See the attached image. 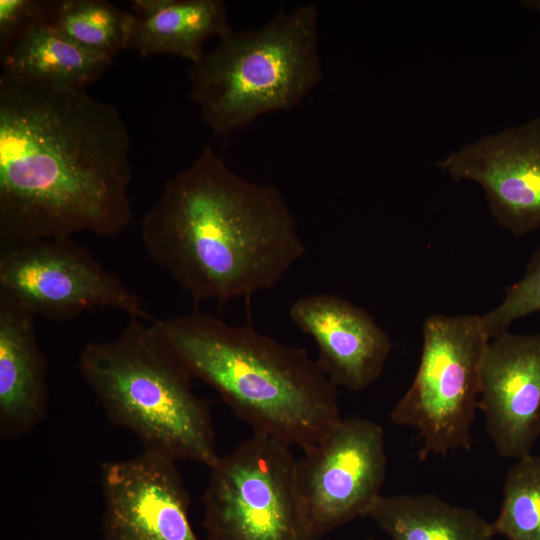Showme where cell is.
Returning a JSON list of instances; mask_svg holds the SVG:
<instances>
[{
	"mask_svg": "<svg viewBox=\"0 0 540 540\" xmlns=\"http://www.w3.org/2000/svg\"><path fill=\"white\" fill-rule=\"evenodd\" d=\"M130 138L118 110L85 89L0 75V245L133 221Z\"/></svg>",
	"mask_w": 540,
	"mask_h": 540,
	"instance_id": "6da1fadb",
	"label": "cell"
},
{
	"mask_svg": "<svg viewBox=\"0 0 540 540\" xmlns=\"http://www.w3.org/2000/svg\"><path fill=\"white\" fill-rule=\"evenodd\" d=\"M140 231L152 260L194 302L271 289L306 252L281 191L242 177L210 146L166 182Z\"/></svg>",
	"mask_w": 540,
	"mask_h": 540,
	"instance_id": "7a4b0ae2",
	"label": "cell"
},
{
	"mask_svg": "<svg viewBox=\"0 0 540 540\" xmlns=\"http://www.w3.org/2000/svg\"><path fill=\"white\" fill-rule=\"evenodd\" d=\"M193 379L253 433L305 450L341 421L338 388L304 348L201 312L151 322Z\"/></svg>",
	"mask_w": 540,
	"mask_h": 540,
	"instance_id": "3957f363",
	"label": "cell"
},
{
	"mask_svg": "<svg viewBox=\"0 0 540 540\" xmlns=\"http://www.w3.org/2000/svg\"><path fill=\"white\" fill-rule=\"evenodd\" d=\"M78 370L108 420L132 432L143 451L208 468L217 460L209 406L151 322L129 318L116 338L87 343Z\"/></svg>",
	"mask_w": 540,
	"mask_h": 540,
	"instance_id": "277c9868",
	"label": "cell"
},
{
	"mask_svg": "<svg viewBox=\"0 0 540 540\" xmlns=\"http://www.w3.org/2000/svg\"><path fill=\"white\" fill-rule=\"evenodd\" d=\"M317 8H281L258 28L231 29L190 63V97L214 134L294 109L323 81Z\"/></svg>",
	"mask_w": 540,
	"mask_h": 540,
	"instance_id": "5b68a950",
	"label": "cell"
},
{
	"mask_svg": "<svg viewBox=\"0 0 540 540\" xmlns=\"http://www.w3.org/2000/svg\"><path fill=\"white\" fill-rule=\"evenodd\" d=\"M489 340L480 315L433 314L425 319L416 374L390 413L394 424L417 431L421 461L470 451Z\"/></svg>",
	"mask_w": 540,
	"mask_h": 540,
	"instance_id": "8992f818",
	"label": "cell"
},
{
	"mask_svg": "<svg viewBox=\"0 0 540 540\" xmlns=\"http://www.w3.org/2000/svg\"><path fill=\"white\" fill-rule=\"evenodd\" d=\"M291 447L253 433L212 464L202 496L206 540H313Z\"/></svg>",
	"mask_w": 540,
	"mask_h": 540,
	"instance_id": "52a82bcc",
	"label": "cell"
},
{
	"mask_svg": "<svg viewBox=\"0 0 540 540\" xmlns=\"http://www.w3.org/2000/svg\"><path fill=\"white\" fill-rule=\"evenodd\" d=\"M0 299L58 322L95 308L155 320L117 275L72 238L0 245Z\"/></svg>",
	"mask_w": 540,
	"mask_h": 540,
	"instance_id": "ba28073f",
	"label": "cell"
},
{
	"mask_svg": "<svg viewBox=\"0 0 540 540\" xmlns=\"http://www.w3.org/2000/svg\"><path fill=\"white\" fill-rule=\"evenodd\" d=\"M303 452L295 464V486L312 539L366 516L386 477L383 427L367 418L343 417Z\"/></svg>",
	"mask_w": 540,
	"mask_h": 540,
	"instance_id": "9c48e42d",
	"label": "cell"
},
{
	"mask_svg": "<svg viewBox=\"0 0 540 540\" xmlns=\"http://www.w3.org/2000/svg\"><path fill=\"white\" fill-rule=\"evenodd\" d=\"M479 185L494 220L521 238L540 227V117L470 141L434 164Z\"/></svg>",
	"mask_w": 540,
	"mask_h": 540,
	"instance_id": "30bf717a",
	"label": "cell"
},
{
	"mask_svg": "<svg viewBox=\"0 0 540 540\" xmlns=\"http://www.w3.org/2000/svg\"><path fill=\"white\" fill-rule=\"evenodd\" d=\"M177 461L142 451L100 467V540H200Z\"/></svg>",
	"mask_w": 540,
	"mask_h": 540,
	"instance_id": "8fae6325",
	"label": "cell"
},
{
	"mask_svg": "<svg viewBox=\"0 0 540 540\" xmlns=\"http://www.w3.org/2000/svg\"><path fill=\"white\" fill-rule=\"evenodd\" d=\"M478 409L497 453L520 459L540 437V333L490 339L480 368Z\"/></svg>",
	"mask_w": 540,
	"mask_h": 540,
	"instance_id": "7c38bea8",
	"label": "cell"
},
{
	"mask_svg": "<svg viewBox=\"0 0 540 540\" xmlns=\"http://www.w3.org/2000/svg\"><path fill=\"white\" fill-rule=\"evenodd\" d=\"M289 317L318 350V365L338 388L360 392L382 375L393 344L364 308L330 293L300 297Z\"/></svg>",
	"mask_w": 540,
	"mask_h": 540,
	"instance_id": "4fadbf2b",
	"label": "cell"
},
{
	"mask_svg": "<svg viewBox=\"0 0 540 540\" xmlns=\"http://www.w3.org/2000/svg\"><path fill=\"white\" fill-rule=\"evenodd\" d=\"M47 361L35 316L0 299V438L12 440L47 416Z\"/></svg>",
	"mask_w": 540,
	"mask_h": 540,
	"instance_id": "5bb4252c",
	"label": "cell"
},
{
	"mask_svg": "<svg viewBox=\"0 0 540 540\" xmlns=\"http://www.w3.org/2000/svg\"><path fill=\"white\" fill-rule=\"evenodd\" d=\"M127 50L142 57L174 55L197 61L205 42L232 28L222 0H133Z\"/></svg>",
	"mask_w": 540,
	"mask_h": 540,
	"instance_id": "9a60e30c",
	"label": "cell"
},
{
	"mask_svg": "<svg viewBox=\"0 0 540 540\" xmlns=\"http://www.w3.org/2000/svg\"><path fill=\"white\" fill-rule=\"evenodd\" d=\"M368 517L391 540H492L491 522L433 493L380 495Z\"/></svg>",
	"mask_w": 540,
	"mask_h": 540,
	"instance_id": "2e32d148",
	"label": "cell"
},
{
	"mask_svg": "<svg viewBox=\"0 0 540 540\" xmlns=\"http://www.w3.org/2000/svg\"><path fill=\"white\" fill-rule=\"evenodd\" d=\"M2 75L23 82L85 89L111 60L78 46L47 24L30 29L1 56Z\"/></svg>",
	"mask_w": 540,
	"mask_h": 540,
	"instance_id": "e0dca14e",
	"label": "cell"
},
{
	"mask_svg": "<svg viewBox=\"0 0 540 540\" xmlns=\"http://www.w3.org/2000/svg\"><path fill=\"white\" fill-rule=\"evenodd\" d=\"M132 14L103 0H48L45 24L78 46L113 61L127 50Z\"/></svg>",
	"mask_w": 540,
	"mask_h": 540,
	"instance_id": "ac0fdd59",
	"label": "cell"
},
{
	"mask_svg": "<svg viewBox=\"0 0 540 540\" xmlns=\"http://www.w3.org/2000/svg\"><path fill=\"white\" fill-rule=\"evenodd\" d=\"M494 535L507 540H540V454L517 460L507 471Z\"/></svg>",
	"mask_w": 540,
	"mask_h": 540,
	"instance_id": "d6986e66",
	"label": "cell"
},
{
	"mask_svg": "<svg viewBox=\"0 0 540 540\" xmlns=\"http://www.w3.org/2000/svg\"><path fill=\"white\" fill-rule=\"evenodd\" d=\"M540 312V247L532 254L521 279L505 288L502 301L481 315L489 339L507 331L517 320Z\"/></svg>",
	"mask_w": 540,
	"mask_h": 540,
	"instance_id": "ffe728a7",
	"label": "cell"
},
{
	"mask_svg": "<svg viewBox=\"0 0 540 540\" xmlns=\"http://www.w3.org/2000/svg\"><path fill=\"white\" fill-rule=\"evenodd\" d=\"M48 0H0V57L36 25L45 22Z\"/></svg>",
	"mask_w": 540,
	"mask_h": 540,
	"instance_id": "44dd1931",
	"label": "cell"
},
{
	"mask_svg": "<svg viewBox=\"0 0 540 540\" xmlns=\"http://www.w3.org/2000/svg\"><path fill=\"white\" fill-rule=\"evenodd\" d=\"M523 5L534 10L540 15V0H526L522 1Z\"/></svg>",
	"mask_w": 540,
	"mask_h": 540,
	"instance_id": "7402d4cb",
	"label": "cell"
},
{
	"mask_svg": "<svg viewBox=\"0 0 540 540\" xmlns=\"http://www.w3.org/2000/svg\"><path fill=\"white\" fill-rule=\"evenodd\" d=\"M366 540H373L372 538L366 539Z\"/></svg>",
	"mask_w": 540,
	"mask_h": 540,
	"instance_id": "603a6c76",
	"label": "cell"
}]
</instances>
